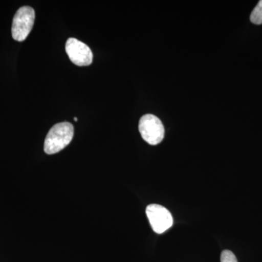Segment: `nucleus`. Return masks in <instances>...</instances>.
Returning a JSON list of instances; mask_svg holds the SVG:
<instances>
[{
	"label": "nucleus",
	"instance_id": "6e6552de",
	"mask_svg": "<svg viewBox=\"0 0 262 262\" xmlns=\"http://www.w3.org/2000/svg\"><path fill=\"white\" fill-rule=\"evenodd\" d=\"M74 120H75V122H77V117H75V118H74Z\"/></svg>",
	"mask_w": 262,
	"mask_h": 262
},
{
	"label": "nucleus",
	"instance_id": "7ed1b4c3",
	"mask_svg": "<svg viewBox=\"0 0 262 262\" xmlns=\"http://www.w3.org/2000/svg\"><path fill=\"white\" fill-rule=\"evenodd\" d=\"M139 130L143 139L151 145L160 144L165 136V128L161 120L153 115H145L141 117Z\"/></svg>",
	"mask_w": 262,
	"mask_h": 262
},
{
	"label": "nucleus",
	"instance_id": "f03ea898",
	"mask_svg": "<svg viewBox=\"0 0 262 262\" xmlns=\"http://www.w3.org/2000/svg\"><path fill=\"white\" fill-rule=\"evenodd\" d=\"M35 11L29 6L19 8L13 18L12 36L15 40L22 42L28 37L34 26Z\"/></svg>",
	"mask_w": 262,
	"mask_h": 262
},
{
	"label": "nucleus",
	"instance_id": "f257e3e1",
	"mask_svg": "<svg viewBox=\"0 0 262 262\" xmlns=\"http://www.w3.org/2000/svg\"><path fill=\"white\" fill-rule=\"evenodd\" d=\"M74 126L68 122H60L52 127L46 136L44 151L46 154L59 152L69 145L73 139Z\"/></svg>",
	"mask_w": 262,
	"mask_h": 262
},
{
	"label": "nucleus",
	"instance_id": "39448f33",
	"mask_svg": "<svg viewBox=\"0 0 262 262\" xmlns=\"http://www.w3.org/2000/svg\"><path fill=\"white\" fill-rule=\"evenodd\" d=\"M66 52L72 63L79 67L91 65L93 62L91 48L75 38H69L66 43Z\"/></svg>",
	"mask_w": 262,
	"mask_h": 262
},
{
	"label": "nucleus",
	"instance_id": "20e7f679",
	"mask_svg": "<svg viewBox=\"0 0 262 262\" xmlns=\"http://www.w3.org/2000/svg\"><path fill=\"white\" fill-rule=\"evenodd\" d=\"M146 213L151 228L156 233H163L173 225L171 213L160 205H149L146 208Z\"/></svg>",
	"mask_w": 262,
	"mask_h": 262
},
{
	"label": "nucleus",
	"instance_id": "0eeeda50",
	"mask_svg": "<svg viewBox=\"0 0 262 262\" xmlns=\"http://www.w3.org/2000/svg\"><path fill=\"white\" fill-rule=\"evenodd\" d=\"M221 262H237V260L232 251L225 250L221 254Z\"/></svg>",
	"mask_w": 262,
	"mask_h": 262
},
{
	"label": "nucleus",
	"instance_id": "423d86ee",
	"mask_svg": "<svg viewBox=\"0 0 262 262\" xmlns=\"http://www.w3.org/2000/svg\"><path fill=\"white\" fill-rule=\"evenodd\" d=\"M250 19L253 24H256V25L262 24V0L258 2L256 8L253 9Z\"/></svg>",
	"mask_w": 262,
	"mask_h": 262
}]
</instances>
